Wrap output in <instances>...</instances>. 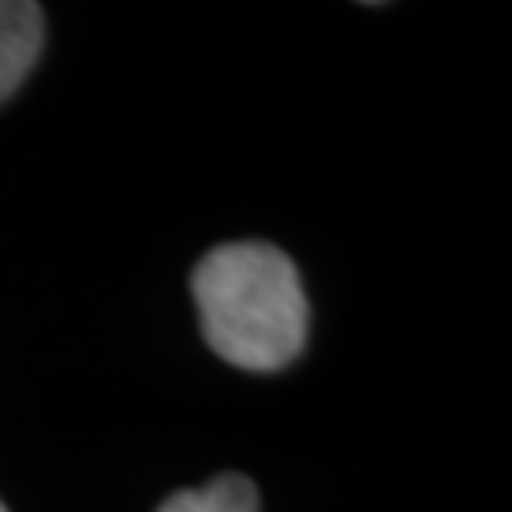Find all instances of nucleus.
<instances>
[{"mask_svg":"<svg viewBox=\"0 0 512 512\" xmlns=\"http://www.w3.org/2000/svg\"><path fill=\"white\" fill-rule=\"evenodd\" d=\"M202 334L220 361L247 372L293 365L308 342V296L293 258L274 243L213 247L190 277Z\"/></svg>","mask_w":512,"mask_h":512,"instance_id":"obj_1","label":"nucleus"},{"mask_svg":"<svg viewBox=\"0 0 512 512\" xmlns=\"http://www.w3.org/2000/svg\"><path fill=\"white\" fill-rule=\"evenodd\" d=\"M46 38L42 8L31 0H0V103L12 99L35 69Z\"/></svg>","mask_w":512,"mask_h":512,"instance_id":"obj_2","label":"nucleus"},{"mask_svg":"<svg viewBox=\"0 0 512 512\" xmlns=\"http://www.w3.org/2000/svg\"><path fill=\"white\" fill-rule=\"evenodd\" d=\"M156 512H258V486L247 475H217L198 490L171 494Z\"/></svg>","mask_w":512,"mask_h":512,"instance_id":"obj_3","label":"nucleus"},{"mask_svg":"<svg viewBox=\"0 0 512 512\" xmlns=\"http://www.w3.org/2000/svg\"><path fill=\"white\" fill-rule=\"evenodd\" d=\"M0 512H8V509H4V501H0Z\"/></svg>","mask_w":512,"mask_h":512,"instance_id":"obj_4","label":"nucleus"}]
</instances>
